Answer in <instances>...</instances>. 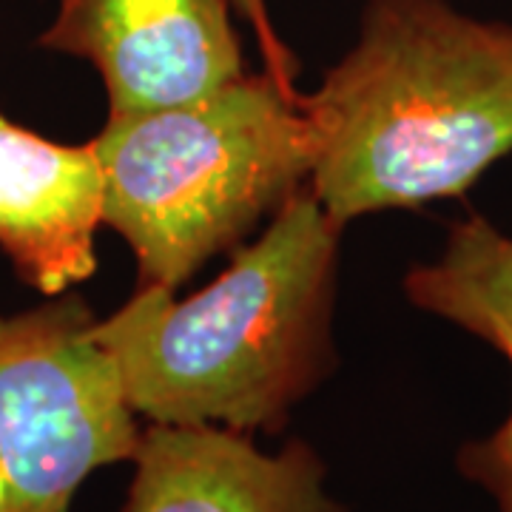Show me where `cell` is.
<instances>
[{
	"label": "cell",
	"mask_w": 512,
	"mask_h": 512,
	"mask_svg": "<svg viewBox=\"0 0 512 512\" xmlns=\"http://www.w3.org/2000/svg\"><path fill=\"white\" fill-rule=\"evenodd\" d=\"M228 0H60L40 49L89 60L109 114L200 100L245 74Z\"/></svg>",
	"instance_id": "5"
},
{
	"label": "cell",
	"mask_w": 512,
	"mask_h": 512,
	"mask_svg": "<svg viewBox=\"0 0 512 512\" xmlns=\"http://www.w3.org/2000/svg\"><path fill=\"white\" fill-rule=\"evenodd\" d=\"M342 231L302 185L202 291L174 299L165 288H137L97 319L94 339L128 407L151 424L279 433L333 370Z\"/></svg>",
	"instance_id": "1"
},
{
	"label": "cell",
	"mask_w": 512,
	"mask_h": 512,
	"mask_svg": "<svg viewBox=\"0 0 512 512\" xmlns=\"http://www.w3.org/2000/svg\"><path fill=\"white\" fill-rule=\"evenodd\" d=\"M302 111L308 185L336 225L461 197L512 154V26L447 0H367Z\"/></svg>",
	"instance_id": "2"
},
{
	"label": "cell",
	"mask_w": 512,
	"mask_h": 512,
	"mask_svg": "<svg viewBox=\"0 0 512 512\" xmlns=\"http://www.w3.org/2000/svg\"><path fill=\"white\" fill-rule=\"evenodd\" d=\"M123 512H345L308 441L265 453L217 424H151L134 447Z\"/></svg>",
	"instance_id": "6"
},
{
	"label": "cell",
	"mask_w": 512,
	"mask_h": 512,
	"mask_svg": "<svg viewBox=\"0 0 512 512\" xmlns=\"http://www.w3.org/2000/svg\"><path fill=\"white\" fill-rule=\"evenodd\" d=\"M92 143L103 222L131 245L140 288L165 291L237 248L313 168L302 92L271 72H245L183 106L109 114Z\"/></svg>",
	"instance_id": "3"
},
{
	"label": "cell",
	"mask_w": 512,
	"mask_h": 512,
	"mask_svg": "<svg viewBox=\"0 0 512 512\" xmlns=\"http://www.w3.org/2000/svg\"><path fill=\"white\" fill-rule=\"evenodd\" d=\"M404 293L421 311L490 342L512 367V237L493 222L467 217L450 225L441 254L404 276ZM458 470L498 512H512V410L487 439L461 447Z\"/></svg>",
	"instance_id": "8"
},
{
	"label": "cell",
	"mask_w": 512,
	"mask_h": 512,
	"mask_svg": "<svg viewBox=\"0 0 512 512\" xmlns=\"http://www.w3.org/2000/svg\"><path fill=\"white\" fill-rule=\"evenodd\" d=\"M228 3L239 18L251 26L256 43L262 49V57H265V72L274 74L288 92L299 94V89H296V57L285 46V40L276 35L274 20L268 15L265 0H228Z\"/></svg>",
	"instance_id": "9"
},
{
	"label": "cell",
	"mask_w": 512,
	"mask_h": 512,
	"mask_svg": "<svg viewBox=\"0 0 512 512\" xmlns=\"http://www.w3.org/2000/svg\"><path fill=\"white\" fill-rule=\"evenodd\" d=\"M103 205L92 140L55 143L0 114V251L23 285L52 299L86 282Z\"/></svg>",
	"instance_id": "7"
},
{
	"label": "cell",
	"mask_w": 512,
	"mask_h": 512,
	"mask_svg": "<svg viewBox=\"0 0 512 512\" xmlns=\"http://www.w3.org/2000/svg\"><path fill=\"white\" fill-rule=\"evenodd\" d=\"M80 296L0 316V512H69L94 470L140 441Z\"/></svg>",
	"instance_id": "4"
}]
</instances>
